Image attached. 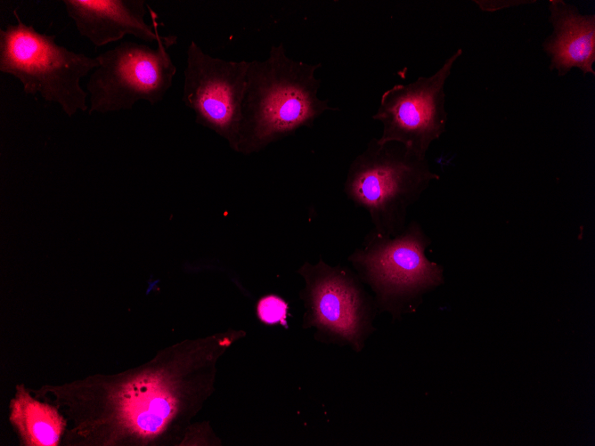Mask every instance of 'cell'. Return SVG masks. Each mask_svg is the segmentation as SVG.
I'll use <instances>...</instances> for the list:
<instances>
[{
    "label": "cell",
    "instance_id": "obj_1",
    "mask_svg": "<svg viewBox=\"0 0 595 446\" xmlns=\"http://www.w3.org/2000/svg\"><path fill=\"white\" fill-rule=\"evenodd\" d=\"M321 66L290 59L282 44L273 45L265 60L249 61L237 152H257L338 110L318 97L314 73Z\"/></svg>",
    "mask_w": 595,
    "mask_h": 446
},
{
    "label": "cell",
    "instance_id": "obj_2",
    "mask_svg": "<svg viewBox=\"0 0 595 446\" xmlns=\"http://www.w3.org/2000/svg\"><path fill=\"white\" fill-rule=\"evenodd\" d=\"M439 178L427 157L399 142L372 138L350 164L344 192L368 212L376 232L392 237L405 228L409 207Z\"/></svg>",
    "mask_w": 595,
    "mask_h": 446
},
{
    "label": "cell",
    "instance_id": "obj_3",
    "mask_svg": "<svg viewBox=\"0 0 595 446\" xmlns=\"http://www.w3.org/2000/svg\"><path fill=\"white\" fill-rule=\"evenodd\" d=\"M13 15L17 23L0 29V72L16 77L25 94H39L69 117L87 110L80 81L99 66L98 59L58 45L54 35L25 24L16 10Z\"/></svg>",
    "mask_w": 595,
    "mask_h": 446
},
{
    "label": "cell",
    "instance_id": "obj_4",
    "mask_svg": "<svg viewBox=\"0 0 595 446\" xmlns=\"http://www.w3.org/2000/svg\"><path fill=\"white\" fill-rule=\"evenodd\" d=\"M429 243L428 236L415 221L392 237L371 229L349 261L359 278L373 290L377 304L397 314L443 282L442 267L426 256Z\"/></svg>",
    "mask_w": 595,
    "mask_h": 446
},
{
    "label": "cell",
    "instance_id": "obj_5",
    "mask_svg": "<svg viewBox=\"0 0 595 446\" xmlns=\"http://www.w3.org/2000/svg\"><path fill=\"white\" fill-rule=\"evenodd\" d=\"M173 35L160 36L157 47L123 41L96 56L99 66L87 81L89 114L132 109L138 101H161L173 84L176 66L167 52Z\"/></svg>",
    "mask_w": 595,
    "mask_h": 446
},
{
    "label": "cell",
    "instance_id": "obj_6",
    "mask_svg": "<svg viewBox=\"0 0 595 446\" xmlns=\"http://www.w3.org/2000/svg\"><path fill=\"white\" fill-rule=\"evenodd\" d=\"M461 54L462 49L459 48L431 76L420 77L407 85H395L383 93L372 116L382 124L379 143L399 142L427 157L431 143L446 130L444 85Z\"/></svg>",
    "mask_w": 595,
    "mask_h": 446
},
{
    "label": "cell",
    "instance_id": "obj_7",
    "mask_svg": "<svg viewBox=\"0 0 595 446\" xmlns=\"http://www.w3.org/2000/svg\"><path fill=\"white\" fill-rule=\"evenodd\" d=\"M249 61L213 57L191 41L183 70V103L198 124L224 138L238 151L240 109Z\"/></svg>",
    "mask_w": 595,
    "mask_h": 446
},
{
    "label": "cell",
    "instance_id": "obj_8",
    "mask_svg": "<svg viewBox=\"0 0 595 446\" xmlns=\"http://www.w3.org/2000/svg\"><path fill=\"white\" fill-rule=\"evenodd\" d=\"M298 272L306 281L302 293L306 323L360 348L371 328L372 308L358 279L348 270L322 261L306 264Z\"/></svg>",
    "mask_w": 595,
    "mask_h": 446
},
{
    "label": "cell",
    "instance_id": "obj_9",
    "mask_svg": "<svg viewBox=\"0 0 595 446\" xmlns=\"http://www.w3.org/2000/svg\"><path fill=\"white\" fill-rule=\"evenodd\" d=\"M78 34L95 48L131 35L158 42L157 14L144 0H62Z\"/></svg>",
    "mask_w": 595,
    "mask_h": 446
},
{
    "label": "cell",
    "instance_id": "obj_10",
    "mask_svg": "<svg viewBox=\"0 0 595 446\" xmlns=\"http://www.w3.org/2000/svg\"><path fill=\"white\" fill-rule=\"evenodd\" d=\"M549 10L553 30L542 48L550 59V69L564 76L577 68L583 75L594 76L595 16L583 15L563 0H550Z\"/></svg>",
    "mask_w": 595,
    "mask_h": 446
},
{
    "label": "cell",
    "instance_id": "obj_11",
    "mask_svg": "<svg viewBox=\"0 0 595 446\" xmlns=\"http://www.w3.org/2000/svg\"><path fill=\"white\" fill-rule=\"evenodd\" d=\"M143 374L132 383L129 401L125 407L129 425L142 436L160 434L177 413L180 405V386L167 372Z\"/></svg>",
    "mask_w": 595,
    "mask_h": 446
},
{
    "label": "cell",
    "instance_id": "obj_12",
    "mask_svg": "<svg viewBox=\"0 0 595 446\" xmlns=\"http://www.w3.org/2000/svg\"><path fill=\"white\" fill-rule=\"evenodd\" d=\"M10 418L26 445H57L65 426L53 407L33 399L22 388L12 401Z\"/></svg>",
    "mask_w": 595,
    "mask_h": 446
},
{
    "label": "cell",
    "instance_id": "obj_13",
    "mask_svg": "<svg viewBox=\"0 0 595 446\" xmlns=\"http://www.w3.org/2000/svg\"><path fill=\"white\" fill-rule=\"evenodd\" d=\"M257 315L266 324H284L288 304L279 296L270 295L261 298L257 304Z\"/></svg>",
    "mask_w": 595,
    "mask_h": 446
}]
</instances>
